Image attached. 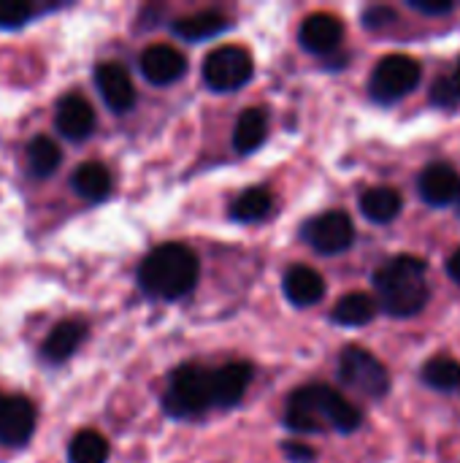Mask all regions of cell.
<instances>
[{
  "label": "cell",
  "mask_w": 460,
  "mask_h": 463,
  "mask_svg": "<svg viewBox=\"0 0 460 463\" xmlns=\"http://www.w3.org/2000/svg\"><path fill=\"white\" fill-rule=\"evenodd\" d=\"M87 339V326L81 323V320H62L60 326H54V331L43 339V347H41V353H43V358L49 361V364H62V361H68L76 350H79V345Z\"/></svg>",
  "instance_id": "e0dca14e"
},
{
  "label": "cell",
  "mask_w": 460,
  "mask_h": 463,
  "mask_svg": "<svg viewBox=\"0 0 460 463\" xmlns=\"http://www.w3.org/2000/svg\"><path fill=\"white\" fill-rule=\"evenodd\" d=\"M445 269H447V274H450V277H453V279L460 285V250H455V252L450 255V260H447V266H445Z\"/></svg>",
  "instance_id": "1f68e13d"
},
{
  "label": "cell",
  "mask_w": 460,
  "mask_h": 463,
  "mask_svg": "<svg viewBox=\"0 0 460 463\" xmlns=\"http://www.w3.org/2000/svg\"><path fill=\"white\" fill-rule=\"evenodd\" d=\"M285 296L296 307H312L325 296V279L309 266H293L285 274Z\"/></svg>",
  "instance_id": "2e32d148"
},
{
  "label": "cell",
  "mask_w": 460,
  "mask_h": 463,
  "mask_svg": "<svg viewBox=\"0 0 460 463\" xmlns=\"http://www.w3.org/2000/svg\"><path fill=\"white\" fill-rule=\"evenodd\" d=\"M252 73L255 62L244 46H220L203 62V81L217 92H233L244 87Z\"/></svg>",
  "instance_id": "52a82bcc"
},
{
  "label": "cell",
  "mask_w": 460,
  "mask_h": 463,
  "mask_svg": "<svg viewBox=\"0 0 460 463\" xmlns=\"http://www.w3.org/2000/svg\"><path fill=\"white\" fill-rule=\"evenodd\" d=\"M342 38H344L342 19L333 14H325V11L306 16L301 24V33H298L301 46L312 54H328V52L339 49Z\"/></svg>",
  "instance_id": "4fadbf2b"
},
{
  "label": "cell",
  "mask_w": 460,
  "mask_h": 463,
  "mask_svg": "<svg viewBox=\"0 0 460 463\" xmlns=\"http://www.w3.org/2000/svg\"><path fill=\"white\" fill-rule=\"evenodd\" d=\"M428 263L418 255H396L374 271L380 307L393 317H412L428 304Z\"/></svg>",
  "instance_id": "7a4b0ae2"
},
{
  "label": "cell",
  "mask_w": 460,
  "mask_h": 463,
  "mask_svg": "<svg viewBox=\"0 0 460 463\" xmlns=\"http://www.w3.org/2000/svg\"><path fill=\"white\" fill-rule=\"evenodd\" d=\"M420 377L434 391L455 393V391H460V361L450 358V355H437V358H431V361L423 364Z\"/></svg>",
  "instance_id": "cb8c5ba5"
},
{
  "label": "cell",
  "mask_w": 460,
  "mask_h": 463,
  "mask_svg": "<svg viewBox=\"0 0 460 463\" xmlns=\"http://www.w3.org/2000/svg\"><path fill=\"white\" fill-rule=\"evenodd\" d=\"M363 22H366V27L377 30V27H385V24L396 22V11L388 8V5H374V8H369L363 14Z\"/></svg>",
  "instance_id": "f546056e"
},
{
  "label": "cell",
  "mask_w": 460,
  "mask_h": 463,
  "mask_svg": "<svg viewBox=\"0 0 460 463\" xmlns=\"http://www.w3.org/2000/svg\"><path fill=\"white\" fill-rule=\"evenodd\" d=\"M418 84H420V62L407 54H388L377 62L369 81V92L377 103L390 106L407 98L409 92H415Z\"/></svg>",
  "instance_id": "8992f818"
},
{
  "label": "cell",
  "mask_w": 460,
  "mask_h": 463,
  "mask_svg": "<svg viewBox=\"0 0 460 463\" xmlns=\"http://www.w3.org/2000/svg\"><path fill=\"white\" fill-rule=\"evenodd\" d=\"M198 274H201V266L190 247L160 244L144 258L138 269V285L144 293L155 298L174 301V298L192 293V288L198 285Z\"/></svg>",
  "instance_id": "3957f363"
},
{
  "label": "cell",
  "mask_w": 460,
  "mask_h": 463,
  "mask_svg": "<svg viewBox=\"0 0 460 463\" xmlns=\"http://www.w3.org/2000/svg\"><path fill=\"white\" fill-rule=\"evenodd\" d=\"M27 165L35 176H49L60 165V146L49 136H35L27 144Z\"/></svg>",
  "instance_id": "484cf974"
},
{
  "label": "cell",
  "mask_w": 460,
  "mask_h": 463,
  "mask_svg": "<svg viewBox=\"0 0 460 463\" xmlns=\"http://www.w3.org/2000/svg\"><path fill=\"white\" fill-rule=\"evenodd\" d=\"M54 125L57 130L70 138V141H84L92 136L95 128V109L89 106V100L84 95H65L57 103V114H54Z\"/></svg>",
  "instance_id": "5bb4252c"
},
{
  "label": "cell",
  "mask_w": 460,
  "mask_h": 463,
  "mask_svg": "<svg viewBox=\"0 0 460 463\" xmlns=\"http://www.w3.org/2000/svg\"><path fill=\"white\" fill-rule=\"evenodd\" d=\"M374 315H377V301L369 293H347L333 307L331 320L344 328H361V326L371 323Z\"/></svg>",
  "instance_id": "d6986e66"
},
{
  "label": "cell",
  "mask_w": 460,
  "mask_h": 463,
  "mask_svg": "<svg viewBox=\"0 0 460 463\" xmlns=\"http://www.w3.org/2000/svg\"><path fill=\"white\" fill-rule=\"evenodd\" d=\"M33 14H35V5L24 0H0V27L5 30L27 24Z\"/></svg>",
  "instance_id": "4316f807"
},
{
  "label": "cell",
  "mask_w": 460,
  "mask_h": 463,
  "mask_svg": "<svg viewBox=\"0 0 460 463\" xmlns=\"http://www.w3.org/2000/svg\"><path fill=\"white\" fill-rule=\"evenodd\" d=\"M266 136H268V114H266V109L252 106V109H247V111L239 117V122H236L233 146H236V152L249 155V152H255V149L266 141Z\"/></svg>",
  "instance_id": "ac0fdd59"
},
{
  "label": "cell",
  "mask_w": 460,
  "mask_h": 463,
  "mask_svg": "<svg viewBox=\"0 0 460 463\" xmlns=\"http://www.w3.org/2000/svg\"><path fill=\"white\" fill-rule=\"evenodd\" d=\"M163 407L174 418H198L214 407V383L211 372L203 366H182L171 374Z\"/></svg>",
  "instance_id": "277c9868"
},
{
  "label": "cell",
  "mask_w": 460,
  "mask_h": 463,
  "mask_svg": "<svg viewBox=\"0 0 460 463\" xmlns=\"http://www.w3.org/2000/svg\"><path fill=\"white\" fill-rule=\"evenodd\" d=\"M409 8H415L418 14L439 16V14H450L455 3L453 0H409Z\"/></svg>",
  "instance_id": "f1b7e54d"
},
{
  "label": "cell",
  "mask_w": 460,
  "mask_h": 463,
  "mask_svg": "<svg viewBox=\"0 0 460 463\" xmlns=\"http://www.w3.org/2000/svg\"><path fill=\"white\" fill-rule=\"evenodd\" d=\"M187 71V60L176 46L168 43H155L141 54V73L146 76V81L165 87L174 84L184 76Z\"/></svg>",
  "instance_id": "7c38bea8"
},
{
  "label": "cell",
  "mask_w": 460,
  "mask_h": 463,
  "mask_svg": "<svg viewBox=\"0 0 460 463\" xmlns=\"http://www.w3.org/2000/svg\"><path fill=\"white\" fill-rule=\"evenodd\" d=\"M282 453L290 458L293 463H312L314 461V450L304 442H285L282 445Z\"/></svg>",
  "instance_id": "4dcf8cb0"
},
{
  "label": "cell",
  "mask_w": 460,
  "mask_h": 463,
  "mask_svg": "<svg viewBox=\"0 0 460 463\" xmlns=\"http://www.w3.org/2000/svg\"><path fill=\"white\" fill-rule=\"evenodd\" d=\"M431 103H437L439 109H450V111L458 109L460 95L450 76H439V79L434 81V87H431Z\"/></svg>",
  "instance_id": "83f0119b"
},
{
  "label": "cell",
  "mask_w": 460,
  "mask_h": 463,
  "mask_svg": "<svg viewBox=\"0 0 460 463\" xmlns=\"http://www.w3.org/2000/svg\"><path fill=\"white\" fill-rule=\"evenodd\" d=\"M401 206H404V201H401V195L393 187H371L361 198L363 217L371 220V222H380V225L393 222L401 214Z\"/></svg>",
  "instance_id": "ffe728a7"
},
{
  "label": "cell",
  "mask_w": 460,
  "mask_h": 463,
  "mask_svg": "<svg viewBox=\"0 0 460 463\" xmlns=\"http://www.w3.org/2000/svg\"><path fill=\"white\" fill-rule=\"evenodd\" d=\"M361 410L328 385H304L287 399L285 423L296 434L339 431L352 434L361 426Z\"/></svg>",
  "instance_id": "6da1fadb"
},
{
  "label": "cell",
  "mask_w": 460,
  "mask_h": 463,
  "mask_svg": "<svg viewBox=\"0 0 460 463\" xmlns=\"http://www.w3.org/2000/svg\"><path fill=\"white\" fill-rule=\"evenodd\" d=\"M339 377L347 388L369 396V399H385L390 391V374L382 366L377 355H371L366 347L350 345L339 355Z\"/></svg>",
  "instance_id": "5b68a950"
},
{
  "label": "cell",
  "mask_w": 460,
  "mask_h": 463,
  "mask_svg": "<svg viewBox=\"0 0 460 463\" xmlns=\"http://www.w3.org/2000/svg\"><path fill=\"white\" fill-rule=\"evenodd\" d=\"M252 377H255V369L249 364H228V366L211 372L214 407H222V410L236 407L247 396V388H249Z\"/></svg>",
  "instance_id": "9a60e30c"
},
{
  "label": "cell",
  "mask_w": 460,
  "mask_h": 463,
  "mask_svg": "<svg viewBox=\"0 0 460 463\" xmlns=\"http://www.w3.org/2000/svg\"><path fill=\"white\" fill-rule=\"evenodd\" d=\"M68 458L70 463H106L108 461V442L98 431H89V429L79 431L70 439Z\"/></svg>",
  "instance_id": "d4e9b609"
},
{
  "label": "cell",
  "mask_w": 460,
  "mask_h": 463,
  "mask_svg": "<svg viewBox=\"0 0 460 463\" xmlns=\"http://www.w3.org/2000/svg\"><path fill=\"white\" fill-rule=\"evenodd\" d=\"M304 239L312 250H317L320 255H339L344 250L352 247L355 241V225L350 220V214L344 212H325L312 217L304 225Z\"/></svg>",
  "instance_id": "ba28073f"
},
{
  "label": "cell",
  "mask_w": 460,
  "mask_h": 463,
  "mask_svg": "<svg viewBox=\"0 0 460 463\" xmlns=\"http://www.w3.org/2000/svg\"><path fill=\"white\" fill-rule=\"evenodd\" d=\"M73 190L81 195V198H89V201H100L108 195L111 190V174L103 163H81L76 171H73V179H70Z\"/></svg>",
  "instance_id": "7402d4cb"
},
{
  "label": "cell",
  "mask_w": 460,
  "mask_h": 463,
  "mask_svg": "<svg viewBox=\"0 0 460 463\" xmlns=\"http://www.w3.org/2000/svg\"><path fill=\"white\" fill-rule=\"evenodd\" d=\"M222 30H228V16L220 11H198V14H190V16H182L174 22V33L187 41H203Z\"/></svg>",
  "instance_id": "44dd1931"
},
{
  "label": "cell",
  "mask_w": 460,
  "mask_h": 463,
  "mask_svg": "<svg viewBox=\"0 0 460 463\" xmlns=\"http://www.w3.org/2000/svg\"><path fill=\"white\" fill-rule=\"evenodd\" d=\"M35 431V407L24 396L0 393V442L8 448H24Z\"/></svg>",
  "instance_id": "9c48e42d"
},
{
  "label": "cell",
  "mask_w": 460,
  "mask_h": 463,
  "mask_svg": "<svg viewBox=\"0 0 460 463\" xmlns=\"http://www.w3.org/2000/svg\"><path fill=\"white\" fill-rule=\"evenodd\" d=\"M95 84L106 106L117 114H125L136 103V87L130 73L119 62H100L95 71Z\"/></svg>",
  "instance_id": "30bf717a"
},
{
  "label": "cell",
  "mask_w": 460,
  "mask_h": 463,
  "mask_svg": "<svg viewBox=\"0 0 460 463\" xmlns=\"http://www.w3.org/2000/svg\"><path fill=\"white\" fill-rule=\"evenodd\" d=\"M450 79H453V84H455V90H458V95H460V60H458V65H455V73H453Z\"/></svg>",
  "instance_id": "d6a6232c"
},
{
  "label": "cell",
  "mask_w": 460,
  "mask_h": 463,
  "mask_svg": "<svg viewBox=\"0 0 460 463\" xmlns=\"http://www.w3.org/2000/svg\"><path fill=\"white\" fill-rule=\"evenodd\" d=\"M274 209V195L268 187H249L241 195H236V201L230 203V217L239 222H258L263 217H268Z\"/></svg>",
  "instance_id": "603a6c76"
},
{
  "label": "cell",
  "mask_w": 460,
  "mask_h": 463,
  "mask_svg": "<svg viewBox=\"0 0 460 463\" xmlns=\"http://www.w3.org/2000/svg\"><path fill=\"white\" fill-rule=\"evenodd\" d=\"M418 190L428 206L455 203V201H460V174L450 163H431L423 168Z\"/></svg>",
  "instance_id": "8fae6325"
},
{
  "label": "cell",
  "mask_w": 460,
  "mask_h": 463,
  "mask_svg": "<svg viewBox=\"0 0 460 463\" xmlns=\"http://www.w3.org/2000/svg\"><path fill=\"white\" fill-rule=\"evenodd\" d=\"M458 206H460V201H458Z\"/></svg>",
  "instance_id": "836d02e7"
}]
</instances>
